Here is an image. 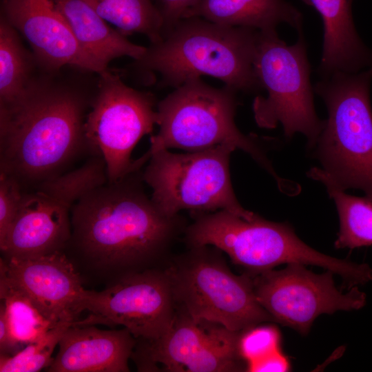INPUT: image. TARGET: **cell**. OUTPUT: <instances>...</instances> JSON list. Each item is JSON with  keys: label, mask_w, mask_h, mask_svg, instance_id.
Listing matches in <instances>:
<instances>
[{"label": "cell", "mask_w": 372, "mask_h": 372, "mask_svg": "<svg viewBox=\"0 0 372 372\" xmlns=\"http://www.w3.org/2000/svg\"><path fill=\"white\" fill-rule=\"evenodd\" d=\"M140 170L94 187L74 204L63 253L83 282L107 285L160 267L182 230L179 214L165 215L146 194Z\"/></svg>", "instance_id": "cell-1"}, {"label": "cell", "mask_w": 372, "mask_h": 372, "mask_svg": "<svg viewBox=\"0 0 372 372\" xmlns=\"http://www.w3.org/2000/svg\"><path fill=\"white\" fill-rule=\"evenodd\" d=\"M60 71L41 70L19 98L0 105V174L23 191L95 155L85 121L96 87L63 79Z\"/></svg>", "instance_id": "cell-2"}, {"label": "cell", "mask_w": 372, "mask_h": 372, "mask_svg": "<svg viewBox=\"0 0 372 372\" xmlns=\"http://www.w3.org/2000/svg\"><path fill=\"white\" fill-rule=\"evenodd\" d=\"M259 30L218 24L198 17L180 20L161 41L135 60L136 69L158 72L163 86H180L201 76L236 92L262 90L254 62Z\"/></svg>", "instance_id": "cell-3"}, {"label": "cell", "mask_w": 372, "mask_h": 372, "mask_svg": "<svg viewBox=\"0 0 372 372\" xmlns=\"http://www.w3.org/2000/svg\"><path fill=\"white\" fill-rule=\"evenodd\" d=\"M372 67L358 72H338L313 86L328 118L311 149L321 164L307 176L345 191L362 190L372 199Z\"/></svg>", "instance_id": "cell-4"}, {"label": "cell", "mask_w": 372, "mask_h": 372, "mask_svg": "<svg viewBox=\"0 0 372 372\" xmlns=\"http://www.w3.org/2000/svg\"><path fill=\"white\" fill-rule=\"evenodd\" d=\"M237 92L226 85L211 87L200 78L176 87L157 103L159 132L151 136L149 149L136 159L138 164L142 167L153 153L163 149L194 152L226 144L249 154L280 181L258 136L244 134L235 123Z\"/></svg>", "instance_id": "cell-5"}, {"label": "cell", "mask_w": 372, "mask_h": 372, "mask_svg": "<svg viewBox=\"0 0 372 372\" xmlns=\"http://www.w3.org/2000/svg\"><path fill=\"white\" fill-rule=\"evenodd\" d=\"M288 45L277 30L259 31L254 66L261 88L267 92L253 103L257 125L264 128L282 125L285 136L301 133L311 149L322 130L325 120L316 112L311 68L303 32Z\"/></svg>", "instance_id": "cell-6"}, {"label": "cell", "mask_w": 372, "mask_h": 372, "mask_svg": "<svg viewBox=\"0 0 372 372\" xmlns=\"http://www.w3.org/2000/svg\"><path fill=\"white\" fill-rule=\"evenodd\" d=\"M209 246L194 247L165 267L176 309L197 321L242 331L273 321L258 302L251 276L232 273Z\"/></svg>", "instance_id": "cell-7"}, {"label": "cell", "mask_w": 372, "mask_h": 372, "mask_svg": "<svg viewBox=\"0 0 372 372\" xmlns=\"http://www.w3.org/2000/svg\"><path fill=\"white\" fill-rule=\"evenodd\" d=\"M236 149L223 144L185 154L167 149L153 153L143 178L152 190L154 203L170 217L182 210L196 216L225 210L253 220L257 214L240 205L231 185L229 160Z\"/></svg>", "instance_id": "cell-8"}, {"label": "cell", "mask_w": 372, "mask_h": 372, "mask_svg": "<svg viewBox=\"0 0 372 372\" xmlns=\"http://www.w3.org/2000/svg\"><path fill=\"white\" fill-rule=\"evenodd\" d=\"M190 247L213 246L226 253L235 265L251 275L273 269L282 264L314 265L340 273L342 259L309 247L287 223H276L257 216L245 220L225 210L197 216L185 229Z\"/></svg>", "instance_id": "cell-9"}, {"label": "cell", "mask_w": 372, "mask_h": 372, "mask_svg": "<svg viewBox=\"0 0 372 372\" xmlns=\"http://www.w3.org/2000/svg\"><path fill=\"white\" fill-rule=\"evenodd\" d=\"M106 181L105 163L94 155L74 169L23 191L19 212L4 239L6 251L21 258L63 252L71 235L74 204Z\"/></svg>", "instance_id": "cell-10"}, {"label": "cell", "mask_w": 372, "mask_h": 372, "mask_svg": "<svg viewBox=\"0 0 372 372\" xmlns=\"http://www.w3.org/2000/svg\"><path fill=\"white\" fill-rule=\"evenodd\" d=\"M155 106L151 93L127 85L108 69L99 74L85 133L94 154L105 163L107 181L137 171L132 152L156 124Z\"/></svg>", "instance_id": "cell-11"}, {"label": "cell", "mask_w": 372, "mask_h": 372, "mask_svg": "<svg viewBox=\"0 0 372 372\" xmlns=\"http://www.w3.org/2000/svg\"><path fill=\"white\" fill-rule=\"evenodd\" d=\"M90 315L85 324L121 325L136 340H154L165 334L176 313L169 276L165 267L125 275L99 291L87 290L79 311Z\"/></svg>", "instance_id": "cell-12"}, {"label": "cell", "mask_w": 372, "mask_h": 372, "mask_svg": "<svg viewBox=\"0 0 372 372\" xmlns=\"http://www.w3.org/2000/svg\"><path fill=\"white\" fill-rule=\"evenodd\" d=\"M242 331L197 321L176 309L167 332L136 340L131 358L138 371L231 372L245 369L238 351Z\"/></svg>", "instance_id": "cell-13"}, {"label": "cell", "mask_w": 372, "mask_h": 372, "mask_svg": "<svg viewBox=\"0 0 372 372\" xmlns=\"http://www.w3.org/2000/svg\"><path fill=\"white\" fill-rule=\"evenodd\" d=\"M333 274L329 270L315 273L304 265L291 263L254 275V291L273 321L307 334L319 316L358 310L366 304V294L358 287L343 293L336 287Z\"/></svg>", "instance_id": "cell-14"}, {"label": "cell", "mask_w": 372, "mask_h": 372, "mask_svg": "<svg viewBox=\"0 0 372 372\" xmlns=\"http://www.w3.org/2000/svg\"><path fill=\"white\" fill-rule=\"evenodd\" d=\"M1 10L30 45L40 69L70 67L97 74L108 69L79 45L54 0H3Z\"/></svg>", "instance_id": "cell-15"}, {"label": "cell", "mask_w": 372, "mask_h": 372, "mask_svg": "<svg viewBox=\"0 0 372 372\" xmlns=\"http://www.w3.org/2000/svg\"><path fill=\"white\" fill-rule=\"evenodd\" d=\"M0 281L23 293L54 324L78 320L86 289L63 252L31 258H1Z\"/></svg>", "instance_id": "cell-16"}, {"label": "cell", "mask_w": 372, "mask_h": 372, "mask_svg": "<svg viewBox=\"0 0 372 372\" xmlns=\"http://www.w3.org/2000/svg\"><path fill=\"white\" fill-rule=\"evenodd\" d=\"M136 339L126 328L103 330L76 320L61 338L49 372H127Z\"/></svg>", "instance_id": "cell-17"}, {"label": "cell", "mask_w": 372, "mask_h": 372, "mask_svg": "<svg viewBox=\"0 0 372 372\" xmlns=\"http://www.w3.org/2000/svg\"><path fill=\"white\" fill-rule=\"evenodd\" d=\"M313 7L323 22L322 53L317 69L322 78L372 67V50L360 38L353 22V0H302Z\"/></svg>", "instance_id": "cell-18"}, {"label": "cell", "mask_w": 372, "mask_h": 372, "mask_svg": "<svg viewBox=\"0 0 372 372\" xmlns=\"http://www.w3.org/2000/svg\"><path fill=\"white\" fill-rule=\"evenodd\" d=\"M198 17L231 27L267 31L285 23L303 32L301 12L286 0H200L185 18Z\"/></svg>", "instance_id": "cell-19"}, {"label": "cell", "mask_w": 372, "mask_h": 372, "mask_svg": "<svg viewBox=\"0 0 372 372\" xmlns=\"http://www.w3.org/2000/svg\"><path fill=\"white\" fill-rule=\"evenodd\" d=\"M79 45L107 68L113 59L127 56L140 59L146 47L132 43L111 28L85 0H54Z\"/></svg>", "instance_id": "cell-20"}, {"label": "cell", "mask_w": 372, "mask_h": 372, "mask_svg": "<svg viewBox=\"0 0 372 372\" xmlns=\"http://www.w3.org/2000/svg\"><path fill=\"white\" fill-rule=\"evenodd\" d=\"M39 68L23 45L18 31L2 16L0 20V105L19 98Z\"/></svg>", "instance_id": "cell-21"}, {"label": "cell", "mask_w": 372, "mask_h": 372, "mask_svg": "<svg viewBox=\"0 0 372 372\" xmlns=\"http://www.w3.org/2000/svg\"><path fill=\"white\" fill-rule=\"evenodd\" d=\"M125 36L139 33L151 43L162 40L163 20L152 0H85Z\"/></svg>", "instance_id": "cell-22"}, {"label": "cell", "mask_w": 372, "mask_h": 372, "mask_svg": "<svg viewBox=\"0 0 372 372\" xmlns=\"http://www.w3.org/2000/svg\"><path fill=\"white\" fill-rule=\"evenodd\" d=\"M324 186L339 217L335 247L353 249L372 245V199L348 194L330 185Z\"/></svg>", "instance_id": "cell-23"}, {"label": "cell", "mask_w": 372, "mask_h": 372, "mask_svg": "<svg viewBox=\"0 0 372 372\" xmlns=\"http://www.w3.org/2000/svg\"><path fill=\"white\" fill-rule=\"evenodd\" d=\"M0 297L12 337L23 347L37 341L56 325L23 293L1 281Z\"/></svg>", "instance_id": "cell-24"}, {"label": "cell", "mask_w": 372, "mask_h": 372, "mask_svg": "<svg viewBox=\"0 0 372 372\" xmlns=\"http://www.w3.org/2000/svg\"><path fill=\"white\" fill-rule=\"evenodd\" d=\"M76 320H63L37 341L12 356L0 355L1 372H36L52 363V353L67 329Z\"/></svg>", "instance_id": "cell-25"}, {"label": "cell", "mask_w": 372, "mask_h": 372, "mask_svg": "<svg viewBox=\"0 0 372 372\" xmlns=\"http://www.w3.org/2000/svg\"><path fill=\"white\" fill-rule=\"evenodd\" d=\"M280 334L271 325H256L242 331L238 340L241 358L248 364L280 349Z\"/></svg>", "instance_id": "cell-26"}, {"label": "cell", "mask_w": 372, "mask_h": 372, "mask_svg": "<svg viewBox=\"0 0 372 372\" xmlns=\"http://www.w3.org/2000/svg\"><path fill=\"white\" fill-rule=\"evenodd\" d=\"M23 193L16 180L0 174V242L4 239L19 212Z\"/></svg>", "instance_id": "cell-27"}, {"label": "cell", "mask_w": 372, "mask_h": 372, "mask_svg": "<svg viewBox=\"0 0 372 372\" xmlns=\"http://www.w3.org/2000/svg\"><path fill=\"white\" fill-rule=\"evenodd\" d=\"M163 20L162 39L200 0H152Z\"/></svg>", "instance_id": "cell-28"}, {"label": "cell", "mask_w": 372, "mask_h": 372, "mask_svg": "<svg viewBox=\"0 0 372 372\" xmlns=\"http://www.w3.org/2000/svg\"><path fill=\"white\" fill-rule=\"evenodd\" d=\"M290 369L288 358L280 349L247 366V371L251 372H285Z\"/></svg>", "instance_id": "cell-29"}, {"label": "cell", "mask_w": 372, "mask_h": 372, "mask_svg": "<svg viewBox=\"0 0 372 372\" xmlns=\"http://www.w3.org/2000/svg\"><path fill=\"white\" fill-rule=\"evenodd\" d=\"M24 347L12 337L3 305L0 304V355L12 356Z\"/></svg>", "instance_id": "cell-30"}]
</instances>
